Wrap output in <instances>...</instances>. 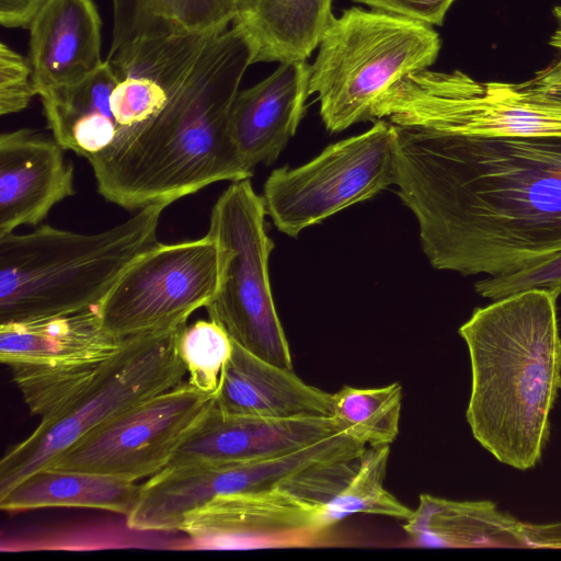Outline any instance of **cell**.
Listing matches in <instances>:
<instances>
[{
  "instance_id": "6da1fadb",
  "label": "cell",
  "mask_w": 561,
  "mask_h": 561,
  "mask_svg": "<svg viewBox=\"0 0 561 561\" xmlns=\"http://www.w3.org/2000/svg\"><path fill=\"white\" fill-rule=\"evenodd\" d=\"M391 124L394 185L434 268L497 277L561 251V135L483 137Z\"/></svg>"
},
{
  "instance_id": "7a4b0ae2",
  "label": "cell",
  "mask_w": 561,
  "mask_h": 561,
  "mask_svg": "<svg viewBox=\"0 0 561 561\" xmlns=\"http://www.w3.org/2000/svg\"><path fill=\"white\" fill-rule=\"evenodd\" d=\"M242 32L210 37L165 106L114 150L90 162L98 192L125 209L173 202L220 182L250 179L229 118L242 77L252 65Z\"/></svg>"
},
{
  "instance_id": "3957f363",
  "label": "cell",
  "mask_w": 561,
  "mask_h": 561,
  "mask_svg": "<svg viewBox=\"0 0 561 561\" xmlns=\"http://www.w3.org/2000/svg\"><path fill=\"white\" fill-rule=\"evenodd\" d=\"M557 290H523L474 309L459 328L471 365L466 412L474 438L499 461L535 467L561 390Z\"/></svg>"
},
{
  "instance_id": "277c9868",
  "label": "cell",
  "mask_w": 561,
  "mask_h": 561,
  "mask_svg": "<svg viewBox=\"0 0 561 561\" xmlns=\"http://www.w3.org/2000/svg\"><path fill=\"white\" fill-rule=\"evenodd\" d=\"M168 206L149 205L93 234L47 225L0 234V324L98 308L127 268L160 243L157 230Z\"/></svg>"
},
{
  "instance_id": "5b68a950",
  "label": "cell",
  "mask_w": 561,
  "mask_h": 561,
  "mask_svg": "<svg viewBox=\"0 0 561 561\" xmlns=\"http://www.w3.org/2000/svg\"><path fill=\"white\" fill-rule=\"evenodd\" d=\"M439 50V35L428 24L359 8L333 16L309 76V94H317L325 128L340 133L370 119L381 93L428 69Z\"/></svg>"
},
{
  "instance_id": "8992f818",
  "label": "cell",
  "mask_w": 561,
  "mask_h": 561,
  "mask_svg": "<svg viewBox=\"0 0 561 561\" xmlns=\"http://www.w3.org/2000/svg\"><path fill=\"white\" fill-rule=\"evenodd\" d=\"M265 204L250 179L232 182L213 206L208 234L218 253V285L205 307L230 339L261 359L293 370L268 277L274 248Z\"/></svg>"
},
{
  "instance_id": "52a82bcc",
  "label": "cell",
  "mask_w": 561,
  "mask_h": 561,
  "mask_svg": "<svg viewBox=\"0 0 561 561\" xmlns=\"http://www.w3.org/2000/svg\"><path fill=\"white\" fill-rule=\"evenodd\" d=\"M183 325L128 337L94 380L10 447L0 461V496L95 427L183 382L187 370L178 347Z\"/></svg>"
},
{
  "instance_id": "ba28073f",
  "label": "cell",
  "mask_w": 561,
  "mask_h": 561,
  "mask_svg": "<svg viewBox=\"0 0 561 561\" xmlns=\"http://www.w3.org/2000/svg\"><path fill=\"white\" fill-rule=\"evenodd\" d=\"M483 137L561 135V106L529 99L520 83L480 82L459 70L414 71L375 101L370 119Z\"/></svg>"
},
{
  "instance_id": "9c48e42d",
  "label": "cell",
  "mask_w": 561,
  "mask_h": 561,
  "mask_svg": "<svg viewBox=\"0 0 561 561\" xmlns=\"http://www.w3.org/2000/svg\"><path fill=\"white\" fill-rule=\"evenodd\" d=\"M397 133L387 119L328 146L311 161L274 170L263 201L277 229L289 236L375 196L396 183Z\"/></svg>"
},
{
  "instance_id": "30bf717a",
  "label": "cell",
  "mask_w": 561,
  "mask_h": 561,
  "mask_svg": "<svg viewBox=\"0 0 561 561\" xmlns=\"http://www.w3.org/2000/svg\"><path fill=\"white\" fill-rule=\"evenodd\" d=\"M98 308L0 324V360L31 414L47 417L94 380L122 350Z\"/></svg>"
},
{
  "instance_id": "8fae6325",
  "label": "cell",
  "mask_w": 561,
  "mask_h": 561,
  "mask_svg": "<svg viewBox=\"0 0 561 561\" xmlns=\"http://www.w3.org/2000/svg\"><path fill=\"white\" fill-rule=\"evenodd\" d=\"M215 397L187 380L95 427L47 467L136 482L165 468ZM43 469V468H42Z\"/></svg>"
},
{
  "instance_id": "7c38bea8",
  "label": "cell",
  "mask_w": 561,
  "mask_h": 561,
  "mask_svg": "<svg viewBox=\"0 0 561 561\" xmlns=\"http://www.w3.org/2000/svg\"><path fill=\"white\" fill-rule=\"evenodd\" d=\"M217 285V247L208 233L159 243L127 268L98 311L105 330L125 340L185 324L207 306Z\"/></svg>"
},
{
  "instance_id": "4fadbf2b",
  "label": "cell",
  "mask_w": 561,
  "mask_h": 561,
  "mask_svg": "<svg viewBox=\"0 0 561 561\" xmlns=\"http://www.w3.org/2000/svg\"><path fill=\"white\" fill-rule=\"evenodd\" d=\"M323 505L288 491L227 493L187 514L180 530L208 548L309 546L327 530Z\"/></svg>"
},
{
  "instance_id": "5bb4252c",
  "label": "cell",
  "mask_w": 561,
  "mask_h": 561,
  "mask_svg": "<svg viewBox=\"0 0 561 561\" xmlns=\"http://www.w3.org/2000/svg\"><path fill=\"white\" fill-rule=\"evenodd\" d=\"M217 33L144 38L107 60L118 78L110 101L116 135L94 158L119 147L159 114Z\"/></svg>"
},
{
  "instance_id": "9a60e30c",
  "label": "cell",
  "mask_w": 561,
  "mask_h": 561,
  "mask_svg": "<svg viewBox=\"0 0 561 561\" xmlns=\"http://www.w3.org/2000/svg\"><path fill=\"white\" fill-rule=\"evenodd\" d=\"M343 431L334 417L278 420L229 415L213 404L169 465L252 462L300 450Z\"/></svg>"
},
{
  "instance_id": "2e32d148",
  "label": "cell",
  "mask_w": 561,
  "mask_h": 561,
  "mask_svg": "<svg viewBox=\"0 0 561 561\" xmlns=\"http://www.w3.org/2000/svg\"><path fill=\"white\" fill-rule=\"evenodd\" d=\"M53 137L21 128L0 135V234L37 225L75 194L73 167Z\"/></svg>"
},
{
  "instance_id": "e0dca14e",
  "label": "cell",
  "mask_w": 561,
  "mask_h": 561,
  "mask_svg": "<svg viewBox=\"0 0 561 561\" xmlns=\"http://www.w3.org/2000/svg\"><path fill=\"white\" fill-rule=\"evenodd\" d=\"M310 65L282 62L267 78L239 91L230 111L231 140L251 170L272 164L304 117L309 94Z\"/></svg>"
},
{
  "instance_id": "ac0fdd59",
  "label": "cell",
  "mask_w": 561,
  "mask_h": 561,
  "mask_svg": "<svg viewBox=\"0 0 561 561\" xmlns=\"http://www.w3.org/2000/svg\"><path fill=\"white\" fill-rule=\"evenodd\" d=\"M28 28L39 96L84 80L104 64L101 19L92 0H46Z\"/></svg>"
},
{
  "instance_id": "d6986e66",
  "label": "cell",
  "mask_w": 561,
  "mask_h": 561,
  "mask_svg": "<svg viewBox=\"0 0 561 561\" xmlns=\"http://www.w3.org/2000/svg\"><path fill=\"white\" fill-rule=\"evenodd\" d=\"M215 407L224 414L278 420L333 417V393L302 381L294 370L251 354L232 341Z\"/></svg>"
},
{
  "instance_id": "ffe728a7",
  "label": "cell",
  "mask_w": 561,
  "mask_h": 561,
  "mask_svg": "<svg viewBox=\"0 0 561 561\" xmlns=\"http://www.w3.org/2000/svg\"><path fill=\"white\" fill-rule=\"evenodd\" d=\"M232 25L252 50V64L307 61L327 31L332 0H237Z\"/></svg>"
},
{
  "instance_id": "44dd1931",
  "label": "cell",
  "mask_w": 561,
  "mask_h": 561,
  "mask_svg": "<svg viewBox=\"0 0 561 561\" xmlns=\"http://www.w3.org/2000/svg\"><path fill=\"white\" fill-rule=\"evenodd\" d=\"M403 529L426 547L529 548L525 523L490 501H451L421 494Z\"/></svg>"
},
{
  "instance_id": "7402d4cb",
  "label": "cell",
  "mask_w": 561,
  "mask_h": 561,
  "mask_svg": "<svg viewBox=\"0 0 561 561\" xmlns=\"http://www.w3.org/2000/svg\"><path fill=\"white\" fill-rule=\"evenodd\" d=\"M117 81L105 60L84 80L39 96L48 128L65 150L89 161L111 146L116 128L110 101Z\"/></svg>"
},
{
  "instance_id": "603a6c76",
  "label": "cell",
  "mask_w": 561,
  "mask_h": 561,
  "mask_svg": "<svg viewBox=\"0 0 561 561\" xmlns=\"http://www.w3.org/2000/svg\"><path fill=\"white\" fill-rule=\"evenodd\" d=\"M236 14V0H113L106 60L144 38L225 31Z\"/></svg>"
},
{
  "instance_id": "cb8c5ba5",
  "label": "cell",
  "mask_w": 561,
  "mask_h": 561,
  "mask_svg": "<svg viewBox=\"0 0 561 561\" xmlns=\"http://www.w3.org/2000/svg\"><path fill=\"white\" fill-rule=\"evenodd\" d=\"M140 484L84 471L43 468L28 474L4 495L0 508L22 512L47 507H81L127 516L135 506Z\"/></svg>"
},
{
  "instance_id": "d4e9b609",
  "label": "cell",
  "mask_w": 561,
  "mask_h": 561,
  "mask_svg": "<svg viewBox=\"0 0 561 561\" xmlns=\"http://www.w3.org/2000/svg\"><path fill=\"white\" fill-rule=\"evenodd\" d=\"M390 445L367 446L356 473L345 488L323 505L322 524L328 530L353 514L381 515L407 522L413 510L383 486Z\"/></svg>"
},
{
  "instance_id": "484cf974",
  "label": "cell",
  "mask_w": 561,
  "mask_h": 561,
  "mask_svg": "<svg viewBox=\"0 0 561 561\" xmlns=\"http://www.w3.org/2000/svg\"><path fill=\"white\" fill-rule=\"evenodd\" d=\"M402 387L343 386L333 393L334 415L345 432L366 446L390 445L399 434Z\"/></svg>"
},
{
  "instance_id": "4316f807",
  "label": "cell",
  "mask_w": 561,
  "mask_h": 561,
  "mask_svg": "<svg viewBox=\"0 0 561 561\" xmlns=\"http://www.w3.org/2000/svg\"><path fill=\"white\" fill-rule=\"evenodd\" d=\"M178 347L187 370V381L215 397L222 368L232 352L228 333L210 319L197 320L181 328Z\"/></svg>"
},
{
  "instance_id": "83f0119b",
  "label": "cell",
  "mask_w": 561,
  "mask_h": 561,
  "mask_svg": "<svg viewBox=\"0 0 561 561\" xmlns=\"http://www.w3.org/2000/svg\"><path fill=\"white\" fill-rule=\"evenodd\" d=\"M533 288L557 290L561 295V251L533 267L504 276H486L474 284L476 293L492 301Z\"/></svg>"
},
{
  "instance_id": "f1b7e54d",
  "label": "cell",
  "mask_w": 561,
  "mask_h": 561,
  "mask_svg": "<svg viewBox=\"0 0 561 561\" xmlns=\"http://www.w3.org/2000/svg\"><path fill=\"white\" fill-rule=\"evenodd\" d=\"M35 94L30 60L1 43L0 114L3 116L23 111Z\"/></svg>"
},
{
  "instance_id": "f546056e",
  "label": "cell",
  "mask_w": 561,
  "mask_h": 561,
  "mask_svg": "<svg viewBox=\"0 0 561 561\" xmlns=\"http://www.w3.org/2000/svg\"><path fill=\"white\" fill-rule=\"evenodd\" d=\"M376 11L440 26L455 0H354Z\"/></svg>"
},
{
  "instance_id": "4dcf8cb0",
  "label": "cell",
  "mask_w": 561,
  "mask_h": 561,
  "mask_svg": "<svg viewBox=\"0 0 561 561\" xmlns=\"http://www.w3.org/2000/svg\"><path fill=\"white\" fill-rule=\"evenodd\" d=\"M520 87L531 100L561 106V54L559 59L536 72Z\"/></svg>"
},
{
  "instance_id": "1f68e13d",
  "label": "cell",
  "mask_w": 561,
  "mask_h": 561,
  "mask_svg": "<svg viewBox=\"0 0 561 561\" xmlns=\"http://www.w3.org/2000/svg\"><path fill=\"white\" fill-rule=\"evenodd\" d=\"M46 0H0V23L4 27H30Z\"/></svg>"
},
{
  "instance_id": "d6a6232c",
  "label": "cell",
  "mask_w": 561,
  "mask_h": 561,
  "mask_svg": "<svg viewBox=\"0 0 561 561\" xmlns=\"http://www.w3.org/2000/svg\"><path fill=\"white\" fill-rule=\"evenodd\" d=\"M529 548L561 549V522L552 524H525Z\"/></svg>"
},
{
  "instance_id": "836d02e7",
  "label": "cell",
  "mask_w": 561,
  "mask_h": 561,
  "mask_svg": "<svg viewBox=\"0 0 561 561\" xmlns=\"http://www.w3.org/2000/svg\"><path fill=\"white\" fill-rule=\"evenodd\" d=\"M237 1V0H236Z\"/></svg>"
}]
</instances>
